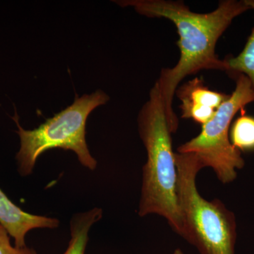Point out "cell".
Masks as SVG:
<instances>
[{"label": "cell", "mask_w": 254, "mask_h": 254, "mask_svg": "<svg viewBox=\"0 0 254 254\" xmlns=\"http://www.w3.org/2000/svg\"><path fill=\"white\" fill-rule=\"evenodd\" d=\"M0 225H2L15 241V247H26L25 237L33 229L57 228L60 225L58 219L33 215L23 211L0 190Z\"/></svg>", "instance_id": "cell-7"}, {"label": "cell", "mask_w": 254, "mask_h": 254, "mask_svg": "<svg viewBox=\"0 0 254 254\" xmlns=\"http://www.w3.org/2000/svg\"><path fill=\"white\" fill-rule=\"evenodd\" d=\"M233 76L236 87L228 99L220 105L210 121L202 125L198 136L177 148V153L194 154L203 168L213 169L223 184L235 181L237 170L245 165L242 153L230 142L232 120L240 110L254 102V91L249 78L243 74Z\"/></svg>", "instance_id": "cell-5"}, {"label": "cell", "mask_w": 254, "mask_h": 254, "mask_svg": "<svg viewBox=\"0 0 254 254\" xmlns=\"http://www.w3.org/2000/svg\"><path fill=\"white\" fill-rule=\"evenodd\" d=\"M230 140L241 153L254 151V117L242 110V115L230 127Z\"/></svg>", "instance_id": "cell-10"}, {"label": "cell", "mask_w": 254, "mask_h": 254, "mask_svg": "<svg viewBox=\"0 0 254 254\" xmlns=\"http://www.w3.org/2000/svg\"><path fill=\"white\" fill-rule=\"evenodd\" d=\"M0 254H37L36 251L27 247L17 248L10 243L9 234L0 225Z\"/></svg>", "instance_id": "cell-11"}, {"label": "cell", "mask_w": 254, "mask_h": 254, "mask_svg": "<svg viewBox=\"0 0 254 254\" xmlns=\"http://www.w3.org/2000/svg\"><path fill=\"white\" fill-rule=\"evenodd\" d=\"M245 2L254 11V0H245ZM225 60L227 66V72L232 76L236 74L245 75L250 80L254 91V27L240 54Z\"/></svg>", "instance_id": "cell-9"}, {"label": "cell", "mask_w": 254, "mask_h": 254, "mask_svg": "<svg viewBox=\"0 0 254 254\" xmlns=\"http://www.w3.org/2000/svg\"><path fill=\"white\" fill-rule=\"evenodd\" d=\"M173 254H185L182 252V250H179V249H177V250H175V252H174Z\"/></svg>", "instance_id": "cell-12"}, {"label": "cell", "mask_w": 254, "mask_h": 254, "mask_svg": "<svg viewBox=\"0 0 254 254\" xmlns=\"http://www.w3.org/2000/svg\"><path fill=\"white\" fill-rule=\"evenodd\" d=\"M177 195L184 222V238L201 254H235L237 222L235 214L221 200H205L195 185L203 168L193 153H175Z\"/></svg>", "instance_id": "cell-3"}, {"label": "cell", "mask_w": 254, "mask_h": 254, "mask_svg": "<svg viewBox=\"0 0 254 254\" xmlns=\"http://www.w3.org/2000/svg\"><path fill=\"white\" fill-rule=\"evenodd\" d=\"M102 209L94 208L91 210L76 214L71 219L70 230L71 240L67 250L64 254H84L88 241L90 229L102 218Z\"/></svg>", "instance_id": "cell-8"}, {"label": "cell", "mask_w": 254, "mask_h": 254, "mask_svg": "<svg viewBox=\"0 0 254 254\" xmlns=\"http://www.w3.org/2000/svg\"><path fill=\"white\" fill-rule=\"evenodd\" d=\"M123 7L132 6L138 14L149 18H164L176 26L177 46L180 51L178 63L173 68H163L156 83L163 98L169 125L177 131L179 120L173 101L179 85L187 76L202 70L227 71L225 60L215 53L219 38L233 20L251 9L245 0H222L211 12L195 13L182 1L172 0H123L114 1Z\"/></svg>", "instance_id": "cell-1"}, {"label": "cell", "mask_w": 254, "mask_h": 254, "mask_svg": "<svg viewBox=\"0 0 254 254\" xmlns=\"http://www.w3.org/2000/svg\"><path fill=\"white\" fill-rule=\"evenodd\" d=\"M138 131L147 153L143 167L141 200L138 214L143 217L157 214L183 237L182 220L177 195V171L172 134L158 83L150 91L149 99L138 118Z\"/></svg>", "instance_id": "cell-2"}, {"label": "cell", "mask_w": 254, "mask_h": 254, "mask_svg": "<svg viewBox=\"0 0 254 254\" xmlns=\"http://www.w3.org/2000/svg\"><path fill=\"white\" fill-rule=\"evenodd\" d=\"M181 101L182 118L190 119L203 125L213 118L220 105L230 95L212 91L202 78H194L177 88L175 92Z\"/></svg>", "instance_id": "cell-6"}, {"label": "cell", "mask_w": 254, "mask_h": 254, "mask_svg": "<svg viewBox=\"0 0 254 254\" xmlns=\"http://www.w3.org/2000/svg\"><path fill=\"white\" fill-rule=\"evenodd\" d=\"M108 100L109 96L101 90L80 98L76 95L72 105L33 130L21 127L16 112L13 120L17 125L21 140V148L16 154L20 175H31L37 159L47 150L57 148L74 152L82 165L94 170L97 161L90 153L86 141L87 118L95 108Z\"/></svg>", "instance_id": "cell-4"}]
</instances>
